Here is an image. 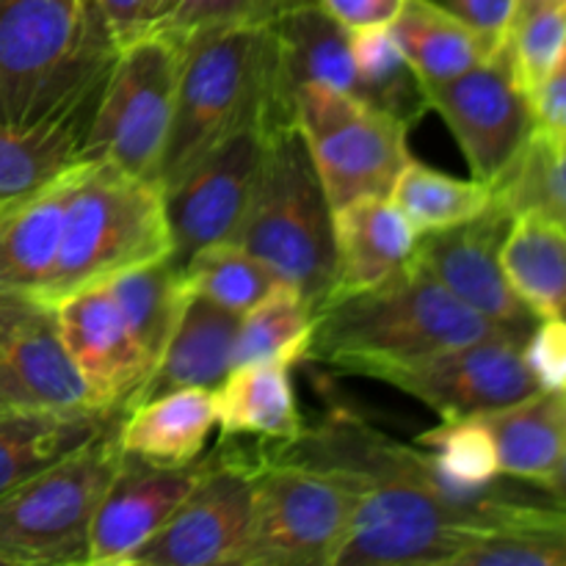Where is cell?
I'll return each instance as SVG.
<instances>
[{
    "label": "cell",
    "instance_id": "1",
    "mask_svg": "<svg viewBox=\"0 0 566 566\" xmlns=\"http://www.w3.org/2000/svg\"><path fill=\"white\" fill-rule=\"evenodd\" d=\"M271 453L335 470L357 486L346 539L332 566H453L492 509L509 501H453L418 446H401L343 409Z\"/></svg>",
    "mask_w": 566,
    "mask_h": 566
},
{
    "label": "cell",
    "instance_id": "2",
    "mask_svg": "<svg viewBox=\"0 0 566 566\" xmlns=\"http://www.w3.org/2000/svg\"><path fill=\"white\" fill-rule=\"evenodd\" d=\"M274 25L205 28L182 39L175 105L158 164V186L171 188L202 155L249 125H285Z\"/></svg>",
    "mask_w": 566,
    "mask_h": 566
},
{
    "label": "cell",
    "instance_id": "3",
    "mask_svg": "<svg viewBox=\"0 0 566 566\" xmlns=\"http://www.w3.org/2000/svg\"><path fill=\"white\" fill-rule=\"evenodd\" d=\"M495 335L512 332L459 302L412 260L381 285L321 307L307 359L376 379L396 365Z\"/></svg>",
    "mask_w": 566,
    "mask_h": 566
},
{
    "label": "cell",
    "instance_id": "4",
    "mask_svg": "<svg viewBox=\"0 0 566 566\" xmlns=\"http://www.w3.org/2000/svg\"><path fill=\"white\" fill-rule=\"evenodd\" d=\"M116 50L94 0H0V127L99 97Z\"/></svg>",
    "mask_w": 566,
    "mask_h": 566
},
{
    "label": "cell",
    "instance_id": "5",
    "mask_svg": "<svg viewBox=\"0 0 566 566\" xmlns=\"http://www.w3.org/2000/svg\"><path fill=\"white\" fill-rule=\"evenodd\" d=\"M291 282L313 313L335 285V224L307 142L296 125L265 127L247 213L232 241Z\"/></svg>",
    "mask_w": 566,
    "mask_h": 566
},
{
    "label": "cell",
    "instance_id": "6",
    "mask_svg": "<svg viewBox=\"0 0 566 566\" xmlns=\"http://www.w3.org/2000/svg\"><path fill=\"white\" fill-rule=\"evenodd\" d=\"M169 254L164 188L92 160L70 199L59 258L39 298L55 304L81 287Z\"/></svg>",
    "mask_w": 566,
    "mask_h": 566
},
{
    "label": "cell",
    "instance_id": "7",
    "mask_svg": "<svg viewBox=\"0 0 566 566\" xmlns=\"http://www.w3.org/2000/svg\"><path fill=\"white\" fill-rule=\"evenodd\" d=\"M116 429L119 423L0 495L6 566L88 564L94 509L122 462Z\"/></svg>",
    "mask_w": 566,
    "mask_h": 566
},
{
    "label": "cell",
    "instance_id": "8",
    "mask_svg": "<svg viewBox=\"0 0 566 566\" xmlns=\"http://www.w3.org/2000/svg\"><path fill=\"white\" fill-rule=\"evenodd\" d=\"M291 119L307 142L332 210L368 197H390L412 160V127L326 83H302L291 94Z\"/></svg>",
    "mask_w": 566,
    "mask_h": 566
},
{
    "label": "cell",
    "instance_id": "9",
    "mask_svg": "<svg viewBox=\"0 0 566 566\" xmlns=\"http://www.w3.org/2000/svg\"><path fill=\"white\" fill-rule=\"evenodd\" d=\"M180 59V39L160 31L138 33L116 50L88 125L83 160H103L144 180L158 177Z\"/></svg>",
    "mask_w": 566,
    "mask_h": 566
},
{
    "label": "cell",
    "instance_id": "10",
    "mask_svg": "<svg viewBox=\"0 0 566 566\" xmlns=\"http://www.w3.org/2000/svg\"><path fill=\"white\" fill-rule=\"evenodd\" d=\"M354 501L357 486L335 470L263 451L241 566H332Z\"/></svg>",
    "mask_w": 566,
    "mask_h": 566
},
{
    "label": "cell",
    "instance_id": "11",
    "mask_svg": "<svg viewBox=\"0 0 566 566\" xmlns=\"http://www.w3.org/2000/svg\"><path fill=\"white\" fill-rule=\"evenodd\" d=\"M263 448L221 442L208 470L130 566H241Z\"/></svg>",
    "mask_w": 566,
    "mask_h": 566
},
{
    "label": "cell",
    "instance_id": "12",
    "mask_svg": "<svg viewBox=\"0 0 566 566\" xmlns=\"http://www.w3.org/2000/svg\"><path fill=\"white\" fill-rule=\"evenodd\" d=\"M426 97L429 111H437L457 138L470 177L490 186L512 169L536 127L528 94L501 53L453 81L429 86Z\"/></svg>",
    "mask_w": 566,
    "mask_h": 566
},
{
    "label": "cell",
    "instance_id": "13",
    "mask_svg": "<svg viewBox=\"0 0 566 566\" xmlns=\"http://www.w3.org/2000/svg\"><path fill=\"white\" fill-rule=\"evenodd\" d=\"M523 343L514 335L484 337L387 368L376 379L418 398L442 420L473 418L539 390L525 365Z\"/></svg>",
    "mask_w": 566,
    "mask_h": 566
},
{
    "label": "cell",
    "instance_id": "14",
    "mask_svg": "<svg viewBox=\"0 0 566 566\" xmlns=\"http://www.w3.org/2000/svg\"><path fill=\"white\" fill-rule=\"evenodd\" d=\"M0 409L17 412H105L77 374L53 304L0 293Z\"/></svg>",
    "mask_w": 566,
    "mask_h": 566
},
{
    "label": "cell",
    "instance_id": "15",
    "mask_svg": "<svg viewBox=\"0 0 566 566\" xmlns=\"http://www.w3.org/2000/svg\"><path fill=\"white\" fill-rule=\"evenodd\" d=\"M265 127L249 125L216 144L180 180L166 188V219L177 269L216 243H230L247 213L263 153Z\"/></svg>",
    "mask_w": 566,
    "mask_h": 566
},
{
    "label": "cell",
    "instance_id": "16",
    "mask_svg": "<svg viewBox=\"0 0 566 566\" xmlns=\"http://www.w3.org/2000/svg\"><path fill=\"white\" fill-rule=\"evenodd\" d=\"M509 221L512 216L495 202L479 219L420 235L412 260L459 302L525 340L539 318L514 293L503 271L501 243Z\"/></svg>",
    "mask_w": 566,
    "mask_h": 566
},
{
    "label": "cell",
    "instance_id": "17",
    "mask_svg": "<svg viewBox=\"0 0 566 566\" xmlns=\"http://www.w3.org/2000/svg\"><path fill=\"white\" fill-rule=\"evenodd\" d=\"M208 470V457L166 468L122 451V462L99 497L88 534V564H130L149 536L171 517Z\"/></svg>",
    "mask_w": 566,
    "mask_h": 566
},
{
    "label": "cell",
    "instance_id": "18",
    "mask_svg": "<svg viewBox=\"0 0 566 566\" xmlns=\"http://www.w3.org/2000/svg\"><path fill=\"white\" fill-rule=\"evenodd\" d=\"M61 340L105 412H125L153 374L142 346L103 282L53 304Z\"/></svg>",
    "mask_w": 566,
    "mask_h": 566
},
{
    "label": "cell",
    "instance_id": "19",
    "mask_svg": "<svg viewBox=\"0 0 566 566\" xmlns=\"http://www.w3.org/2000/svg\"><path fill=\"white\" fill-rule=\"evenodd\" d=\"M92 160H77L36 191L0 205V293L42 296L64 235L72 193Z\"/></svg>",
    "mask_w": 566,
    "mask_h": 566
},
{
    "label": "cell",
    "instance_id": "20",
    "mask_svg": "<svg viewBox=\"0 0 566 566\" xmlns=\"http://www.w3.org/2000/svg\"><path fill=\"white\" fill-rule=\"evenodd\" d=\"M332 224L335 285L326 304L370 291L412 263L420 235L390 197H368L343 205L332 210Z\"/></svg>",
    "mask_w": 566,
    "mask_h": 566
},
{
    "label": "cell",
    "instance_id": "21",
    "mask_svg": "<svg viewBox=\"0 0 566 566\" xmlns=\"http://www.w3.org/2000/svg\"><path fill=\"white\" fill-rule=\"evenodd\" d=\"M238 324H241V315L188 291L169 343L130 407L147 398L164 396V392L182 390V387L216 390L232 370Z\"/></svg>",
    "mask_w": 566,
    "mask_h": 566
},
{
    "label": "cell",
    "instance_id": "22",
    "mask_svg": "<svg viewBox=\"0 0 566 566\" xmlns=\"http://www.w3.org/2000/svg\"><path fill=\"white\" fill-rule=\"evenodd\" d=\"M291 370L285 363H252L227 374L213 390L221 442L254 440L263 451H274L302 434Z\"/></svg>",
    "mask_w": 566,
    "mask_h": 566
},
{
    "label": "cell",
    "instance_id": "23",
    "mask_svg": "<svg viewBox=\"0 0 566 566\" xmlns=\"http://www.w3.org/2000/svg\"><path fill=\"white\" fill-rule=\"evenodd\" d=\"M453 566H566V503L542 490L497 503Z\"/></svg>",
    "mask_w": 566,
    "mask_h": 566
},
{
    "label": "cell",
    "instance_id": "24",
    "mask_svg": "<svg viewBox=\"0 0 566 566\" xmlns=\"http://www.w3.org/2000/svg\"><path fill=\"white\" fill-rule=\"evenodd\" d=\"M216 429L213 390L182 387L127 409L116 429L119 448L153 464L180 468L202 457Z\"/></svg>",
    "mask_w": 566,
    "mask_h": 566
},
{
    "label": "cell",
    "instance_id": "25",
    "mask_svg": "<svg viewBox=\"0 0 566 566\" xmlns=\"http://www.w3.org/2000/svg\"><path fill=\"white\" fill-rule=\"evenodd\" d=\"M282 94L291 108L293 88L326 83L363 99L352 59V31L340 25L318 0L296 6L274 25Z\"/></svg>",
    "mask_w": 566,
    "mask_h": 566
},
{
    "label": "cell",
    "instance_id": "26",
    "mask_svg": "<svg viewBox=\"0 0 566 566\" xmlns=\"http://www.w3.org/2000/svg\"><path fill=\"white\" fill-rule=\"evenodd\" d=\"M492 431L506 479L539 490L566 453V396L536 390L509 407L479 415Z\"/></svg>",
    "mask_w": 566,
    "mask_h": 566
},
{
    "label": "cell",
    "instance_id": "27",
    "mask_svg": "<svg viewBox=\"0 0 566 566\" xmlns=\"http://www.w3.org/2000/svg\"><path fill=\"white\" fill-rule=\"evenodd\" d=\"M97 99L31 127H0V205L36 191L83 160Z\"/></svg>",
    "mask_w": 566,
    "mask_h": 566
},
{
    "label": "cell",
    "instance_id": "28",
    "mask_svg": "<svg viewBox=\"0 0 566 566\" xmlns=\"http://www.w3.org/2000/svg\"><path fill=\"white\" fill-rule=\"evenodd\" d=\"M125 412H17L0 409V495L97 440Z\"/></svg>",
    "mask_w": 566,
    "mask_h": 566
},
{
    "label": "cell",
    "instance_id": "29",
    "mask_svg": "<svg viewBox=\"0 0 566 566\" xmlns=\"http://www.w3.org/2000/svg\"><path fill=\"white\" fill-rule=\"evenodd\" d=\"M390 31L426 88L453 81L497 53L437 0H407Z\"/></svg>",
    "mask_w": 566,
    "mask_h": 566
},
{
    "label": "cell",
    "instance_id": "30",
    "mask_svg": "<svg viewBox=\"0 0 566 566\" xmlns=\"http://www.w3.org/2000/svg\"><path fill=\"white\" fill-rule=\"evenodd\" d=\"M509 285L536 318L566 321V230L539 213H517L501 243Z\"/></svg>",
    "mask_w": 566,
    "mask_h": 566
},
{
    "label": "cell",
    "instance_id": "31",
    "mask_svg": "<svg viewBox=\"0 0 566 566\" xmlns=\"http://www.w3.org/2000/svg\"><path fill=\"white\" fill-rule=\"evenodd\" d=\"M103 285L130 326L144 357L155 368L188 298V287L175 260L160 258L125 269L103 280Z\"/></svg>",
    "mask_w": 566,
    "mask_h": 566
},
{
    "label": "cell",
    "instance_id": "32",
    "mask_svg": "<svg viewBox=\"0 0 566 566\" xmlns=\"http://www.w3.org/2000/svg\"><path fill=\"white\" fill-rule=\"evenodd\" d=\"M315 313L291 282H276L252 310L241 315L232 368L252 363H304L313 343Z\"/></svg>",
    "mask_w": 566,
    "mask_h": 566
},
{
    "label": "cell",
    "instance_id": "33",
    "mask_svg": "<svg viewBox=\"0 0 566 566\" xmlns=\"http://www.w3.org/2000/svg\"><path fill=\"white\" fill-rule=\"evenodd\" d=\"M390 199L401 208L418 235H429L486 213L495 205V186L473 177L459 180L420 160H409L392 186Z\"/></svg>",
    "mask_w": 566,
    "mask_h": 566
},
{
    "label": "cell",
    "instance_id": "34",
    "mask_svg": "<svg viewBox=\"0 0 566 566\" xmlns=\"http://www.w3.org/2000/svg\"><path fill=\"white\" fill-rule=\"evenodd\" d=\"M352 59L365 105L385 111L407 127L423 119L429 111L426 86L398 48L390 25L352 31Z\"/></svg>",
    "mask_w": 566,
    "mask_h": 566
},
{
    "label": "cell",
    "instance_id": "35",
    "mask_svg": "<svg viewBox=\"0 0 566 566\" xmlns=\"http://www.w3.org/2000/svg\"><path fill=\"white\" fill-rule=\"evenodd\" d=\"M495 202L509 216L531 210L566 230V133H531L512 169L495 182Z\"/></svg>",
    "mask_w": 566,
    "mask_h": 566
},
{
    "label": "cell",
    "instance_id": "36",
    "mask_svg": "<svg viewBox=\"0 0 566 566\" xmlns=\"http://www.w3.org/2000/svg\"><path fill=\"white\" fill-rule=\"evenodd\" d=\"M566 48V0H514L501 59L525 94H534Z\"/></svg>",
    "mask_w": 566,
    "mask_h": 566
},
{
    "label": "cell",
    "instance_id": "37",
    "mask_svg": "<svg viewBox=\"0 0 566 566\" xmlns=\"http://www.w3.org/2000/svg\"><path fill=\"white\" fill-rule=\"evenodd\" d=\"M180 274L188 291L235 315L252 310L276 282H282L269 265L235 243H216L202 249L182 265Z\"/></svg>",
    "mask_w": 566,
    "mask_h": 566
},
{
    "label": "cell",
    "instance_id": "38",
    "mask_svg": "<svg viewBox=\"0 0 566 566\" xmlns=\"http://www.w3.org/2000/svg\"><path fill=\"white\" fill-rule=\"evenodd\" d=\"M310 0H153L147 31L186 39L205 28L276 25L287 11Z\"/></svg>",
    "mask_w": 566,
    "mask_h": 566
},
{
    "label": "cell",
    "instance_id": "39",
    "mask_svg": "<svg viewBox=\"0 0 566 566\" xmlns=\"http://www.w3.org/2000/svg\"><path fill=\"white\" fill-rule=\"evenodd\" d=\"M523 357L539 390L566 392V321H536L523 343Z\"/></svg>",
    "mask_w": 566,
    "mask_h": 566
},
{
    "label": "cell",
    "instance_id": "40",
    "mask_svg": "<svg viewBox=\"0 0 566 566\" xmlns=\"http://www.w3.org/2000/svg\"><path fill=\"white\" fill-rule=\"evenodd\" d=\"M536 130L566 133V48L545 81L531 94Z\"/></svg>",
    "mask_w": 566,
    "mask_h": 566
},
{
    "label": "cell",
    "instance_id": "41",
    "mask_svg": "<svg viewBox=\"0 0 566 566\" xmlns=\"http://www.w3.org/2000/svg\"><path fill=\"white\" fill-rule=\"evenodd\" d=\"M437 3L446 6L462 22H468L492 48H501V39L503 31H506L514 0H437Z\"/></svg>",
    "mask_w": 566,
    "mask_h": 566
},
{
    "label": "cell",
    "instance_id": "42",
    "mask_svg": "<svg viewBox=\"0 0 566 566\" xmlns=\"http://www.w3.org/2000/svg\"><path fill=\"white\" fill-rule=\"evenodd\" d=\"M407 0H318L346 31L392 25Z\"/></svg>",
    "mask_w": 566,
    "mask_h": 566
},
{
    "label": "cell",
    "instance_id": "43",
    "mask_svg": "<svg viewBox=\"0 0 566 566\" xmlns=\"http://www.w3.org/2000/svg\"><path fill=\"white\" fill-rule=\"evenodd\" d=\"M116 48L147 31L153 0H94Z\"/></svg>",
    "mask_w": 566,
    "mask_h": 566
},
{
    "label": "cell",
    "instance_id": "44",
    "mask_svg": "<svg viewBox=\"0 0 566 566\" xmlns=\"http://www.w3.org/2000/svg\"><path fill=\"white\" fill-rule=\"evenodd\" d=\"M539 490L545 492V495H551L553 501L566 503V453H564L562 462L556 464V470H553V473L547 475L545 484H542Z\"/></svg>",
    "mask_w": 566,
    "mask_h": 566
},
{
    "label": "cell",
    "instance_id": "45",
    "mask_svg": "<svg viewBox=\"0 0 566 566\" xmlns=\"http://www.w3.org/2000/svg\"><path fill=\"white\" fill-rule=\"evenodd\" d=\"M0 566H6V562H3V558H0Z\"/></svg>",
    "mask_w": 566,
    "mask_h": 566
},
{
    "label": "cell",
    "instance_id": "46",
    "mask_svg": "<svg viewBox=\"0 0 566 566\" xmlns=\"http://www.w3.org/2000/svg\"><path fill=\"white\" fill-rule=\"evenodd\" d=\"M564 396H566V392H564Z\"/></svg>",
    "mask_w": 566,
    "mask_h": 566
}]
</instances>
